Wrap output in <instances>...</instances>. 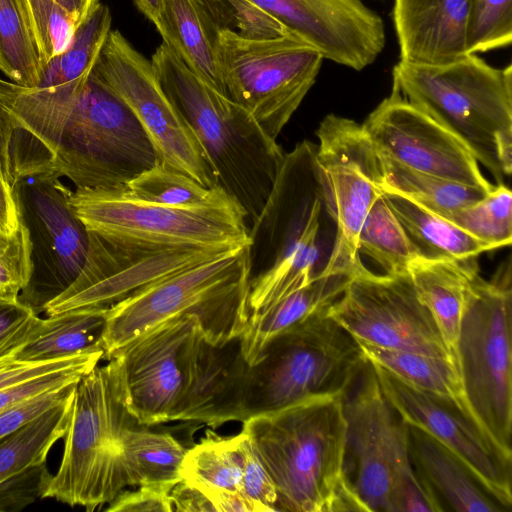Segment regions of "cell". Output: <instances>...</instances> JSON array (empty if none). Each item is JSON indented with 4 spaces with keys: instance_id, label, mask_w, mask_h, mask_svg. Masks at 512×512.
Returning <instances> with one entry per match:
<instances>
[{
    "instance_id": "obj_1",
    "label": "cell",
    "mask_w": 512,
    "mask_h": 512,
    "mask_svg": "<svg viewBox=\"0 0 512 512\" xmlns=\"http://www.w3.org/2000/svg\"><path fill=\"white\" fill-rule=\"evenodd\" d=\"M119 399L142 425L197 421L213 428L241 421L248 364L239 338L210 343L198 318H168L116 349L107 359Z\"/></svg>"
},
{
    "instance_id": "obj_2",
    "label": "cell",
    "mask_w": 512,
    "mask_h": 512,
    "mask_svg": "<svg viewBox=\"0 0 512 512\" xmlns=\"http://www.w3.org/2000/svg\"><path fill=\"white\" fill-rule=\"evenodd\" d=\"M336 239L316 144L305 140L285 153L269 197L249 227L250 314L328 273Z\"/></svg>"
},
{
    "instance_id": "obj_3",
    "label": "cell",
    "mask_w": 512,
    "mask_h": 512,
    "mask_svg": "<svg viewBox=\"0 0 512 512\" xmlns=\"http://www.w3.org/2000/svg\"><path fill=\"white\" fill-rule=\"evenodd\" d=\"M242 423L273 480L278 510L364 511L343 477L341 395L313 397Z\"/></svg>"
},
{
    "instance_id": "obj_4",
    "label": "cell",
    "mask_w": 512,
    "mask_h": 512,
    "mask_svg": "<svg viewBox=\"0 0 512 512\" xmlns=\"http://www.w3.org/2000/svg\"><path fill=\"white\" fill-rule=\"evenodd\" d=\"M163 91L193 131L222 188L246 215L262 210L285 153L244 107L194 74L164 43L151 57Z\"/></svg>"
},
{
    "instance_id": "obj_5",
    "label": "cell",
    "mask_w": 512,
    "mask_h": 512,
    "mask_svg": "<svg viewBox=\"0 0 512 512\" xmlns=\"http://www.w3.org/2000/svg\"><path fill=\"white\" fill-rule=\"evenodd\" d=\"M393 87L456 136L498 184L512 171V66L476 54L441 65L399 60Z\"/></svg>"
},
{
    "instance_id": "obj_6",
    "label": "cell",
    "mask_w": 512,
    "mask_h": 512,
    "mask_svg": "<svg viewBox=\"0 0 512 512\" xmlns=\"http://www.w3.org/2000/svg\"><path fill=\"white\" fill-rule=\"evenodd\" d=\"M248 245L177 272L108 307L103 359L150 327L185 313L198 318L214 345L240 338L250 317Z\"/></svg>"
},
{
    "instance_id": "obj_7",
    "label": "cell",
    "mask_w": 512,
    "mask_h": 512,
    "mask_svg": "<svg viewBox=\"0 0 512 512\" xmlns=\"http://www.w3.org/2000/svg\"><path fill=\"white\" fill-rule=\"evenodd\" d=\"M328 309L274 337L248 365L241 422L313 397L341 395L355 379L368 359Z\"/></svg>"
},
{
    "instance_id": "obj_8",
    "label": "cell",
    "mask_w": 512,
    "mask_h": 512,
    "mask_svg": "<svg viewBox=\"0 0 512 512\" xmlns=\"http://www.w3.org/2000/svg\"><path fill=\"white\" fill-rule=\"evenodd\" d=\"M157 163L132 110L90 74L58 131L46 171L68 178L75 190H120Z\"/></svg>"
},
{
    "instance_id": "obj_9",
    "label": "cell",
    "mask_w": 512,
    "mask_h": 512,
    "mask_svg": "<svg viewBox=\"0 0 512 512\" xmlns=\"http://www.w3.org/2000/svg\"><path fill=\"white\" fill-rule=\"evenodd\" d=\"M134 422L119 399L108 364L82 376L74 390L60 466L42 498L87 511L111 502L126 488L121 439Z\"/></svg>"
},
{
    "instance_id": "obj_10",
    "label": "cell",
    "mask_w": 512,
    "mask_h": 512,
    "mask_svg": "<svg viewBox=\"0 0 512 512\" xmlns=\"http://www.w3.org/2000/svg\"><path fill=\"white\" fill-rule=\"evenodd\" d=\"M511 261L468 296L457 340L465 400L491 437L512 452Z\"/></svg>"
},
{
    "instance_id": "obj_11",
    "label": "cell",
    "mask_w": 512,
    "mask_h": 512,
    "mask_svg": "<svg viewBox=\"0 0 512 512\" xmlns=\"http://www.w3.org/2000/svg\"><path fill=\"white\" fill-rule=\"evenodd\" d=\"M343 477L364 511L397 512L402 486L415 475L407 424L384 395L367 360L341 394Z\"/></svg>"
},
{
    "instance_id": "obj_12",
    "label": "cell",
    "mask_w": 512,
    "mask_h": 512,
    "mask_svg": "<svg viewBox=\"0 0 512 512\" xmlns=\"http://www.w3.org/2000/svg\"><path fill=\"white\" fill-rule=\"evenodd\" d=\"M324 58L295 35L248 39L220 28L219 61L226 95L276 139L315 83Z\"/></svg>"
},
{
    "instance_id": "obj_13",
    "label": "cell",
    "mask_w": 512,
    "mask_h": 512,
    "mask_svg": "<svg viewBox=\"0 0 512 512\" xmlns=\"http://www.w3.org/2000/svg\"><path fill=\"white\" fill-rule=\"evenodd\" d=\"M70 201L86 228L122 241L155 246L232 249L249 244L239 207L180 209L138 199L120 190H75Z\"/></svg>"
},
{
    "instance_id": "obj_14",
    "label": "cell",
    "mask_w": 512,
    "mask_h": 512,
    "mask_svg": "<svg viewBox=\"0 0 512 512\" xmlns=\"http://www.w3.org/2000/svg\"><path fill=\"white\" fill-rule=\"evenodd\" d=\"M13 193L19 218L29 231L33 264L30 281L18 299L38 314L82 271L89 231L73 209L72 190L54 172L17 177Z\"/></svg>"
},
{
    "instance_id": "obj_15",
    "label": "cell",
    "mask_w": 512,
    "mask_h": 512,
    "mask_svg": "<svg viewBox=\"0 0 512 512\" xmlns=\"http://www.w3.org/2000/svg\"><path fill=\"white\" fill-rule=\"evenodd\" d=\"M91 74L132 110L149 135L159 163L203 186L219 187L196 136L163 91L151 59L118 30H110Z\"/></svg>"
},
{
    "instance_id": "obj_16",
    "label": "cell",
    "mask_w": 512,
    "mask_h": 512,
    "mask_svg": "<svg viewBox=\"0 0 512 512\" xmlns=\"http://www.w3.org/2000/svg\"><path fill=\"white\" fill-rule=\"evenodd\" d=\"M108 6L99 3L77 28L72 43L47 65L39 84L27 88L0 79V87L12 113L14 150L26 159L45 158L111 30Z\"/></svg>"
},
{
    "instance_id": "obj_17",
    "label": "cell",
    "mask_w": 512,
    "mask_h": 512,
    "mask_svg": "<svg viewBox=\"0 0 512 512\" xmlns=\"http://www.w3.org/2000/svg\"><path fill=\"white\" fill-rule=\"evenodd\" d=\"M316 136V162L337 225V239L328 271L356 274L366 267L360 259L358 234L381 194L379 156L362 125L327 115Z\"/></svg>"
},
{
    "instance_id": "obj_18",
    "label": "cell",
    "mask_w": 512,
    "mask_h": 512,
    "mask_svg": "<svg viewBox=\"0 0 512 512\" xmlns=\"http://www.w3.org/2000/svg\"><path fill=\"white\" fill-rule=\"evenodd\" d=\"M328 314L358 343L450 360L408 274L376 275L365 268L350 279Z\"/></svg>"
},
{
    "instance_id": "obj_19",
    "label": "cell",
    "mask_w": 512,
    "mask_h": 512,
    "mask_svg": "<svg viewBox=\"0 0 512 512\" xmlns=\"http://www.w3.org/2000/svg\"><path fill=\"white\" fill-rule=\"evenodd\" d=\"M89 236L82 271L63 293L44 306L42 312L47 316L82 308H108L155 282L231 250L147 245L91 231Z\"/></svg>"
},
{
    "instance_id": "obj_20",
    "label": "cell",
    "mask_w": 512,
    "mask_h": 512,
    "mask_svg": "<svg viewBox=\"0 0 512 512\" xmlns=\"http://www.w3.org/2000/svg\"><path fill=\"white\" fill-rule=\"evenodd\" d=\"M372 364L384 395L402 419L460 456L512 508V452L491 437L467 403L415 388Z\"/></svg>"
},
{
    "instance_id": "obj_21",
    "label": "cell",
    "mask_w": 512,
    "mask_h": 512,
    "mask_svg": "<svg viewBox=\"0 0 512 512\" xmlns=\"http://www.w3.org/2000/svg\"><path fill=\"white\" fill-rule=\"evenodd\" d=\"M362 127L378 155L413 170L491 191L468 148L392 89Z\"/></svg>"
},
{
    "instance_id": "obj_22",
    "label": "cell",
    "mask_w": 512,
    "mask_h": 512,
    "mask_svg": "<svg viewBox=\"0 0 512 512\" xmlns=\"http://www.w3.org/2000/svg\"><path fill=\"white\" fill-rule=\"evenodd\" d=\"M318 50L324 59L360 71L385 46L381 17L362 0H248Z\"/></svg>"
},
{
    "instance_id": "obj_23",
    "label": "cell",
    "mask_w": 512,
    "mask_h": 512,
    "mask_svg": "<svg viewBox=\"0 0 512 512\" xmlns=\"http://www.w3.org/2000/svg\"><path fill=\"white\" fill-rule=\"evenodd\" d=\"M471 0H394L400 60L441 65L468 55Z\"/></svg>"
},
{
    "instance_id": "obj_24",
    "label": "cell",
    "mask_w": 512,
    "mask_h": 512,
    "mask_svg": "<svg viewBox=\"0 0 512 512\" xmlns=\"http://www.w3.org/2000/svg\"><path fill=\"white\" fill-rule=\"evenodd\" d=\"M407 437L411 464L440 511H511L460 456L436 438L411 424H407Z\"/></svg>"
},
{
    "instance_id": "obj_25",
    "label": "cell",
    "mask_w": 512,
    "mask_h": 512,
    "mask_svg": "<svg viewBox=\"0 0 512 512\" xmlns=\"http://www.w3.org/2000/svg\"><path fill=\"white\" fill-rule=\"evenodd\" d=\"M477 257L448 260L418 258L408 275L420 302L431 313L457 367V340L468 296L480 275ZM459 372V371H458Z\"/></svg>"
},
{
    "instance_id": "obj_26",
    "label": "cell",
    "mask_w": 512,
    "mask_h": 512,
    "mask_svg": "<svg viewBox=\"0 0 512 512\" xmlns=\"http://www.w3.org/2000/svg\"><path fill=\"white\" fill-rule=\"evenodd\" d=\"M220 28L204 0H163V43L200 79L226 95L219 61Z\"/></svg>"
},
{
    "instance_id": "obj_27",
    "label": "cell",
    "mask_w": 512,
    "mask_h": 512,
    "mask_svg": "<svg viewBox=\"0 0 512 512\" xmlns=\"http://www.w3.org/2000/svg\"><path fill=\"white\" fill-rule=\"evenodd\" d=\"M353 276L325 273L267 309L250 314L239 338L240 352L245 362L249 366L254 365L274 337L309 316L327 310L342 295Z\"/></svg>"
},
{
    "instance_id": "obj_28",
    "label": "cell",
    "mask_w": 512,
    "mask_h": 512,
    "mask_svg": "<svg viewBox=\"0 0 512 512\" xmlns=\"http://www.w3.org/2000/svg\"><path fill=\"white\" fill-rule=\"evenodd\" d=\"M381 194L419 258L464 259L489 251L483 242L408 198L385 190Z\"/></svg>"
},
{
    "instance_id": "obj_29",
    "label": "cell",
    "mask_w": 512,
    "mask_h": 512,
    "mask_svg": "<svg viewBox=\"0 0 512 512\" xmlns=\"http://www.w3.org/2000/svg\"><path fill=\"white\" fill-rule=\"evenodd\" d=\"M134 422L121 439V467L126 487L158 485L173 488L188 448L170 432Z\"/></svg>"
},
{
    "instance_id": "obj_30",
    "label": "cell",
    "mask_w": 512,
    "mask_h": 512,
    "mask_svg": "<svg viewBox=\"0 0 512 512\" xmlns=\"http://www.w3.org/2000/svg\"><path fill=\"white\" fill-rule=\"evenodd\" d=\"M107 308H82L49 315L14 355L23 361H48L101 347Z\"/></svg>"
},
{
    "instance_id": "obj_31",
    "label": "cell",
    "mask_w": 512,
    "mask_h": 512,
    "mask_svg": "<svg viewBox=\"0 0 512 512\" xmlns=\"http://www.w3.org/2000/svg\"><path fill=\"white\" fill-rule=\"evenodd\" d=\"M378 156L382 170L381 190L408 198L445 219L488 193L481 188L422 173Z\"/></svg>"
},
{
    "instance_id": "obj_32",
    "label": "cell",
    "mask_w": 512,
    "mask_h": 512,
    "mask_svg": "<svg viewBox=\"0 0 512 512\" xmlns=\"http://www.w3.org/2000/svg\"><path fill=\"white\" fill-rule=\"evenodd\" d=\"M73 395L0 439V481L45 464L52 446L67 432Z\"/></svg>"
},
{
    "instance_id": "obj_33",
    "label": "cell",
    "mask_w": 512,
    "mask_h": 512,
    "mask_svg": "<svg viewBox=\"0 0 512 512\" xmlns=\"http://www.w3.org/2000/svg\"><path fill=\"white\" fill-rule=\"evenodd\" d=\"M124 189L138 199L173 208L209 209L239 206L222 188L203 186L188 175L161 163L139 174Z\"/></svg>"
},
{
    "instance_id": "obj_34",
    "label": "cell",
    "mask_w": 512,
    "mask_h": 512,
    "mask_svg": "<svg viewBox=\"0 0 512 512\" xmlns=\"http://www.w3.org/2000/svg\"><path fill=\"white\" fill-rule=\"evenodd\" d=\"M0 70L11 82L27 88L37 86L43 75L24 0H0Z\"/></svg>"
},
{
    "instance_id": "obj_35",
    "label": "cell",
    "mask_w": 512,
    "mask_h": 512,
    "mask_svg": "<svg viewBox=\"0 0 512 512\" xmlns=\"http://www.w3.org/2000/svg\"><path fill=\"white\" fill-rule=\"evenodd\" d=\"M366 358L420 390L466 402L456 366L448 358L361 344Z\"/></svg>"
},
{
    "instance_id": "obj_36",
    "label": "cell",
    "mask_w": 512,
    "mask_h": 512,
    "mask_svg": "<svg viewBox=\"0 0 512 512\" xmlns=\"http://www.w3.org/2000/svg\"><path fill=\"white\" fill-rule=\"evenodd\" d=\"M180 474L182 480L204 493L216 490L241 492L242 467L237 435L222 437L207 431L205 438L187 449Z\"/></svg>"
},
{
    "instance_id": "obj_37",
    "label": "cell",
    "mask_w": 512,
    "mask_h": 512,
    "mask_svg": "<svg viewBox=\"0 0 512 512\" xmlns=\"http://www.w3.org/2000/svg\"><path fill=\"white\" fill-rule=\"evenodd\" d=\"M358 250L372 258L386 275L408 274L410 265L419 258L382 194L362 223Z\"/></svg>"
},
{
    "instance_id": "obj_38",
    "label": "cell",
    "mask_w": 512,
    "mask_h": 512,
    "mask_svg": "<svg viewBox=\"0 0 512 512\" xmlns=\"http://www.w3.org/2000/svg\"><path fill=\"white\" fill-rule=\"evenodd\" d=\"M447 220L483 242L490 250L512 242V194L497 184L480 200L458 209Z\"/></svg>"
},
{
    "instance_id": "obj_39",
    "label": "cell",
    "mask_w": 512,
    "mask_h": 512,
    "mask_svg": "<svg viewBox=\"0 0 512 512\" xmlns=\"http://www.w3.org/2000/svg\"><path fill=\"white\" fill-rule=\"evenodd\" d=\"M512 41V0H471L468 54L505 48Z\"/></svg>"
},
{
    "instance_id": "obj_40",
    "label": "cell",
    "mask_w": 512,
    "mask_h": 512,
    "mask_svg": "<svg viewBox=\"0 0 512 512\" xmlns=\"http://www.w3.org/2000/svg\"><path fill=\"white\" fill-rule=\"evenodd\" d=\"M40 52L43 73L51 60L65 52L77 27L55 0H24Z\"/></svg>"
},
{
    "instance_id": "obj_41",
    "label": "cell",
    "mask_w": 512,
    "mask_h": 512,
    "mask_svg": "<svg viewBox=\"0 0 512 512\" xmlns=\"http://www.w3.org/2000/svg\"><path fill=\"white\" fill-rule=\"evenodd\" d=\"M204 2L221 28L230 29L244 38L274 39L295 35L277 19L248 0Z\"/></svg>"
},
{
    "instance_id": "obj_42",
    "label": "cell",
    "mask_w": 512,
    "mask_h": 512,
    "mask_svg": "<svg viewBox=\"0 0 512 512\" xmlns=\"http://www.w3.org/2000/svg\"><path fill=\"white\" fill-rule=\"evenodd\" d=\"M31 251L29 231L21 220L13 233L0 231V298L16 299L28 285L33 267Z\"/></svg>"
},
{
    "instance_id": "obj_43",
    "label": "cell",
    "mask_w": 512,
    "mask_h": 512,
    "mask_svg": "<svg viewBox=\"0 0 512 512\" xmlns=\"http://www.w3.org/2000/svg\"><path fill=\"white\" fill-rule=\"evenodd\" d=\"M237 450L242 467L241 492L265 512L278 511L273 480L251 441L242 431L237 435Z\"/></svg>"
},
{
    "instance_id": "obj_44",
    "label": "cell",
    "mask_w": 512,
    "mask_h": 512,
    "mask_svg": "<svg viewBox=\"0 0 512 512\" xmlns=\"http://www.w3.org/2000/svg\"><path fill=\"white\" fill-rule=\"evenodd\" d=\"M42 318L18 298H0V359L14 356L35 336Z\"/></svg>"
},
{
    "instance_id": "obj_45",
    "label": "cell",
    "mask_w": 512,
    "mask_h": 512,
    "mask_svg": "<svg viewBox=\"0 0 512 512\" xmlns=\"http://www.w3.org/2000/svg\"><path fill=\"white\" fill-rule=\"evenodd\" d=\"M103 356L104 351L99 348L74 356L48 361H23L16 359L14 356L1 358L0 389L65 368L88 362H100Z\"/></svg>"
},
{
    "instance_id": "obj_46",
    "label": "cell",
    "mask_w": 512,
    "mask_h": 512,
    "mask_svg": "<svg viewBox=\"0 0 512 512\" xmlns=\"http://www.w3.org/2000/svg\"><path fill=\"white\" fill-rule=\"evenodd\" d=\"M51 477L42 464L0 481V512L20 511L42 497Z\"/></svg>"
},
{
    "instance_id": "obj_47",
    "label": "cell",
    "mask_w": 512,
    "mask_h": 512,
    "mask_svg": "<svg viewBox=\"0 0 512 512\" xmlns=\"http://www.w3.org/2000/svg\"><path fill=\"white\" fill-rule=\"evenodd\" d=\"M76 383L47 390L28 397L0 412V439L21 428L45 411L67 399Z\"/></svg>"
},
{
    "instance_id": "obj_48",
    "label": "cell",
    "mask_w": 512,
    "mask_h": 512,
    "mask_svg": "<svg viewBox=\"0 0 512 512\" xmlns=\"http://www.w3.org/2000/svg\"><path fill=\"white\" fill-rule=\"evenodd\" d=\"M98 364L99 362H88L2 388L0 389V412L28 397L76 383Z\"/></svg>"
},
{
    "instance_id": "obj_49",
    "label": "cell",
    "mask_w": 512,
    "mask_h": 512,
    "mask_svg": "<svg viewBox=\"0 0 512 512\" xmlns=\"http://www.w3.org/2000/svg\"><path fill=\"white\" fill-rule=\"evenodd\" d=\"M171 488L142 485L137 490L121 491L106 508L108 512H172Z\"/></svg>"
},
{
    "instance_id": "obj_50",
    "label": "cell",
    "mask_w": 512,
    "mask_h": 512,
    "mask_svg": "<svg viewBox=\"0 0 512 512\" xmlns=\"http://www.w3.org/2000/svg\"><path fill=\"white\" fill-rule=\"evenodd\" d=\"M173 511L178 512H216L207 495L197 486L181 480L170 491Z\"/></svg>"
},
{
    "instance_id": "obj_51",
    "label": "cell",
    "mask_w": 512,
    "mask_h": 512,
    "mask_svg": "<svg viewBox=\"0 0 512 512\" xmlns=\"http://www.w3.org/2000/svg\"><path fill=\"white\" fill-rule=\"evenodd\" d=\"M15 128L12 113L0 91V179L12 189L14 177L10 151Z\"/></svg>"
},
{
    "instance_id": "obj_52",
    "label": "cell",
    "mask_w": 512,
    "mask_h": 512,
    "mask_svg": "<svg viewBox=\"0 0 512 512\" xmlns=\"http://www.w3.org/2000/svg\"><path fill=\"white\" fill-rule=\"evenodd\" d=\"M216 512H265L240 491L216 490L205 493Z\"/></svg>"
},
{
    "instance_id": "obj_53",
    "label": "cell",
    "mask_w": 512,
    "mask_h": 512,
    "mask_svg": "<svg viewBox=\"0 0 512 512\" xmlns=\"http://www.w3.org/2000/svg\"><path fill=\"white\" fill-rule=\"evenodd\" d=\"M19 224L18 207L13 189L0 179V231L11 234Z\"/></svg>"
},
{
    "instance_id": "obj_54",
    "label": "cell",
    "mask_w": 512,
    "mask_h": 512,
    "mask_svg": "<svg viewBox=\"0 0 512 512\" xmlns=\"http://www.w3.org/2000/svg\"><path fill=\"white\" fill-rule=\"evenodd\" d=\"M73 19L78 28L99 5V0H55Z\"/></svg>"
},
{
    "instance_id": "obj_55",
    "label": "cell",
    "mask_w": 512,
    "mask_h": 512,
    "mask_svg": "<svg viewBox=\"0 0 512 512\" xmlns=\"http://www.w3.org/2000/svg\"><path fill=\"white\" fill-rule=\"evenodd\" d=\"M141 13L149 19L158 30L163 29V0H133Z\"/></svg>"
}]
</instances>
